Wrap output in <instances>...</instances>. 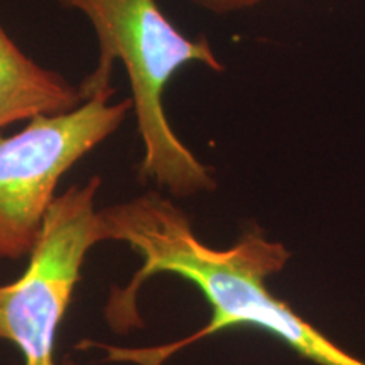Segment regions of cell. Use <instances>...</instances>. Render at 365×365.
Instances as JSON below:
<instances>
[{"instance_id":"obj_1","label":"cell","mask_w":365,"mask_h":365,"mask_svg":"<svg viewBox=\"0 0 365 365\" xmlns=\"http://www.w3.org/2000/svg\"><path fill=\"white\" fill-rule=\"evenodd\" d=\"M98 215L103 242H124L143 261L132 279L108 296L105 318L112 330L127 333L144 327L137 298L144 282L158 274L191 282L212 307L207 325L173 344L125 349L88 341L107 352L108 362L164 365L191 344L249 327L271 333L317 365H365L269 291L267 279L286 267L291 252L259 227L247 228L232 247L213 249L195 234L188 215L156 191L100 210Z\"/></svg>"},{"instance_id":"obj_2","label":"cell","mask_w":365,"mask_h":365,"mask_svg":"<svg viewBox=\"0 0 365 365\" xmlns=\"http://www.w3.org/2000/svg\"><path fill=\"white\" fill-rule=\"evenodd\" d=\"M88 17L97 33V68L80 86L83 100L112 95L108 85L115 61L124 65L132 91V110L144 145L140 178L154 181L175 196L213 191L217 182L178 139L164 112L163 95L178 70L190 63L222 71L207 38L191 39L166 19L156 0H58Z\"/></svg>"},{"instance_id":"obj_3","label":"cell","mask_w":365,"mask_h":365,"mask_svg":"<svg viewBox=\"0 0 365 365\" xmlns=\"http://www.w3.org/2000/svg\"><path fill=\"white\" fill-rule=\"evenodd\" d=\"M110 97L36 115L16 134H0V259L29 257L61 178L125 120L132 100L110 103Z\"/></svg>"},{"instance_id":"obj_4","label":"cell","mask_w":365,"mask_h":365,"mask_svg":"<svg viewBox=\"0 0 365 365\" xmlns=\"http://www.w3.org/2000/svg\"><path fill=\"white\" fill-rule=\"evenodd\" d=\"M100 176L58 195L17 281L0 286V340L21 350L22 365H58V330L81 276L86 254L103 242L95 208Z\"/></svg>"},{"instance_id":"obj_5","label":"cell","mask_w":365,"mask_h":365,"mask_svg":"<svg viewBox=\"0 0 365 365\" xmlns=\"http://www.w3.org/2000/svg\"><path fill=\"white\" fill-rule=\"evenodd\" d=\"M80 88L33 61L0 24V129L83 103Z\"/></svg>"},{"instance_id":"obj_6","label":"cell","mask_w":365,"mask_h":365,"mask_svg":"<svg viewBox=\"0 0 365 365\" xmlns=\"http://www.w3.org/2000/svg\"><path fill=\"white\" fill-rule=\"evenodd\" d=\"M196 6L215 14H230L257 6L262 0H191Z\"/></svg>"},{"instance_id":"obj_7","label":"cell","mask_w":365,"mask_h":365,"mask_svg":"<svg viewBox=\"0 0 365 365\" xmlns=\"http://www.w3.org/2000/svg\"><path fill=\"white\" fill-rule=\"evenodd\" d=\"M59 365H78V364H76V362H73L71 359H65V360H63V362L59 364Z\"/></svg>"}]
</instances>
